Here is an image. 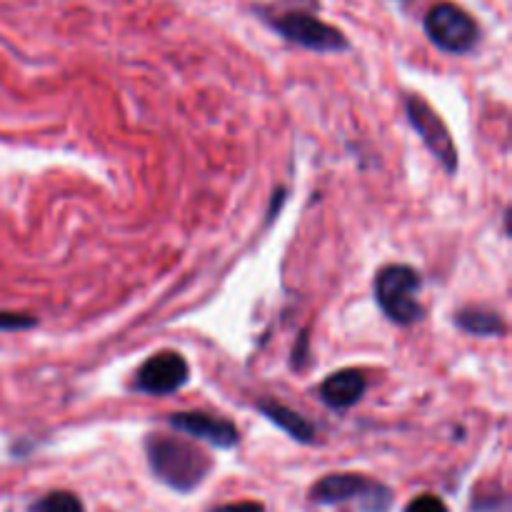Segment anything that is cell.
I'll return each mask as SVG.
<instances>
[{
  "mask_svg": "<svg viewBox=\"0 0 512 512\" xmlns=\"http://www.w3.org/2000/svg\"><path fill=\"white\" fill-rule=\"evenodd\" d=\"M420 275L410 265H388L375 278V298L380 310L398 325H413L423 318L420 305Z\"/></svg>",
  "mask_w": 512,
  "mask_h": 512,
  "instance_id": "obj_4",
  "label": "cell"
},
{
  "mask_svg": "<svg viewBox=\"0 0 512 512\" xmlns=\"http://www.w3.org/2000/svg\"><path fill=\"white\" fill-rule=\"evenodd\" d=\"M190 368L180 353H158L153 358L145 360L138 368L133 380V388L138 393L153 395V398H163V395H173L188 383Z\"/></svg>",
  "mask_w": 512,
  "mask_h": 512,
  "instance_id": "obj_7",
  "label": "cell"
},
{
  "mask_svg": "<svg viewBox=\"0 0 512 512\" xmlns=\"http://www.w3.org/2000/svg\"><path fill=\"white\" fill-rule=\"evenodd\" d=\"M255 13L275 30L288 43L300 45L313 53H348L350 40L335 25L320 20L315 13H303V10H285V13H273L255 5Z\"/></svg>",
  "mask_w": 512,
  "mask_h": 512,
  "instance_id": "obj_2",
  "label": "cell"
},
{
  "mask_svg": "<svg viewBox=\"0 0 512 512\" xmlns=\"http://www.w3.org/2000/svg\"><path fill=\"white\" fill-rule=\"evenodd\" d=\"M30 512H85L83 503L78 495L68 493V490H55V493L43 495L30 505Z\"/></svg>",
  "mask_w": 512,
  "mask_h": 512,
  "instance_id": "obj_12",
  "label": "cell"
},
{
  "mask_svg": "<svg viewBox=\"0 0 512 512\" xmlns=\"http://www.w3.org/2000/svg\"><path fill=\"white\" fill-rule=\"evenodd\" d=\"M405 512H448V505L438 495H420L413 503H408Z\"/></svg>",
  "mask_w": 512,
  "mask_h": 512,
  "instance_id": "obj_14",
  "label": "cell"
},
{
  "mask_svg": "<svg viewBox=\"0 0 512 512\" xmlns=\"http://www.w3.org/2000/svg\"><path fill=\"white\" fill-rule=\"evenodd\" d=\"M290 10H303V13H315L320 8V0H280Z\"/></svg>",
  "mask_w": 512,
  "mask_h": 512,
  "instance_id": "obj_16",
  "label": "cell"
},
{
  "mask_svg": "<svg viewBox=\"0 0 512 512\" xmlns=\"http://www.w3.org/2000/svg\"><path fill=\"white\" fill-rule=\"evenodd\" d=\"M38 325L33 315L25 313H0V333H20V330H30Z\"/></svg>",
  "mask_w": 512,
  "mask_h": 512,
  "instance_id": "obj_13",
  "label": "cell"
},
{
  "mask_svg": "<svg viewBox=\"0 0 512 512\" xmlns=\"http://www.w3.org/2000/svg\"><path fill=\"white\" fill-rule=\"evenodd\" d=\"M368 390V380L360 370H338V373L328 375L320 385V400H323L328 408L335 410H345V408H353L360 398L365 395Z\"/></svg>",
  "mask_w": 512,
  "mask_h": 512,
  "instance_id": "obj_9",
  "label": "cell"
},
{
  "mask_svg": "<svg viewBox=\"0 0 512 512\" xmlns=\"http://www.w3.org/2000/svg\"><path fill=\"white\" fill-rule=\"evenodd\" d=\"M170 428L178 430V433L188 435V438L205 440V443L215 445V448H235L240 443V430L235 428L230 420L218 418V415L208 413H173L168 418Z\"/></svg>",
  "mask_w": 512,
  "mask_h": 512,
  "instance_id": "obj_8",
  "label": "cell"
},
{
  "mask_svg": "<svg viewBox=\"0 0 512 512\" xmlns=\"http://www.w3.org/2000/svg\"><path fill=\"white\" fill-rule=\"evenodd\" d=\"M210 512H265L263 503H255V500H243V503H228V505H218Z\"/></svg>",
  "mask_w": 512,
  "mask_h": 512,
  "instance_id": "obj_15",
  "label": "cell"
},
{
  "mask_svg": "<svg viewBox=\"0 0 512 512\" xmlns=\"http://www.w3.org/2000/svg\"><path fill=\"white\" fill-rule=\"evenodd\" d=\"M425 35L438 50L450 55H468L478 48L480 25L473 15L455 3H438L425 13Z\"/></svg>",
  "mask_w": 512,
  "mask_h": 512,
  "instance_id": "obj_5",
  "label": "cell"
},
{
  "mask_svg": "<svg viewBox=\"0 0 512 512\" xmlns=\"http://www.w3.org/2000/svg\"><path fill=\"white\" fill-rule=\"evenodd\" d=\"M258 410L270 420L273 425H278L283 433H288L290 438L298 440V443H313L315 440V428L303 418L300 413H295L288 405L278 403V400H263L258 403Z\"/></svg>",
  "mask_w": 512,
  "mask_h": 512,
  "instance_id": "obj_10",
  "label": "cell"
},
{
  "mask_svg": "<svg viewBox=\"0 0 512 512\" xmlns=\"http://www.w3.org/2000/svg\"><path fill=\"white\" fill-rule=\"evenodd\" d=\"M145 455H148L150 473L178 493H193L213 470V460L205 450H200L190 440L173 438V435H148L145 438Z\"/></svg>",
  "mask_w": 512,
  "mask_h": 512,
  "instance_id": "obj_1",
  "label": "cell"
},
{
  "mask_svg": "<svg viewBox=\"0 0 512 512\" xmlns=\"http://www.w3.org/2000/svg\"><path fill=\"white\" fill-rule=\"evenodd\" d=\"M305 350H308V333H300V340H298V350L293 353V365L295 368H303V360H305Z\"/></svg>",
  "mask_w": 512,
  "mask_h": 512,
  "instance_id": "obj_17",
  "label": "cell"
},
{
  "mask_svg": "<svg viewBox=\"0 0 512 512\" xmlns=\"http://www.w3.org/2000/svg\"><path fill=\"white\" fill-rule=\"evenodd\" d=\"M405 108H408L410 125H413L415 133L423 138L425 148L438 158V163L443 165L445 173H458V148H455L453 135H450L445 120L438 115V110H435L433 105L425 103L420 95H408Z\"/></svg>",
  "mask_w": 512,
  "mask_h": 512,
  "instance_id": "obj_6",
  "label": "cell"
},
{
  "mask_svg": "<svg viewBox=\"0 0 512 512\" xmlns=\"http://www.w3.org/2000/svg\"><path fill=\"white\" fill-rule=\"evenodd\" d=\"M310 503L345 505L355 503L360 512H388L393 505V490L378 480L360 473H333L320 478L310 488Z\"/></svg>",
  "mask_w": 512,
  "mask_h": 512,
  "instance_id": "obj_3",
  "label": "cell"
},
{
  "mask_svg": "<svg viewBox=\"0 0 512 512\" xmlns=\"http://www.w3.org/2000/svg\"><path fill=\"white\" fill-rule=\"evenodd\" d=\"M455 325L463 333L483 335V338H498L505 333L503 315L490 308H463L455 315Z\"/></svg>",
  "mask_w": 512,
  "mask_h": 512,
  "instance_id": "obj_11",
  "label": "cell"
}]
</instances>
